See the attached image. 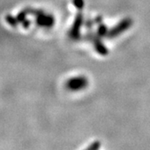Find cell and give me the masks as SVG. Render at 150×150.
I'll return each mask as SVG.
<instances>
[{
    "label": "cell",
    "mask_w": 150,
    "mask_h": 150,
    "mask_svg": "<svg viewBox=\"0 0 150 150\" xmlns=\"http://www.w3.org/2000/svg\"><path fill=\"white\" fill-rule=\"evenodd\" d=\"M29 25H30V21L29 20H24V21L23 22V28H28L29 27Z\"/></svg>",
    "instance_id": "10"
},
{
    "label": "cell",
    "mask_w": 150,
    "mask_h": 150,
    "mask_svg": "<svg viewBox=\"0 0 150 150\" xmlns=\"http://www.w3.org/2000/svg\"><path fill=\"white\" fill-rule=\"evenodd\" d=\"M73 3H74V5L79 9V10H81L83 6H84V2L83 0H73Z\"/></svg>",
    "instance_id": "8"
},
{
    "label": "cell",
    "mask_w": 150,
    "mask_h": 150,
    "mask_svg": "<svg viewBox=\"0 0 150 150\" xmlns=\"http://www.w3.org/2000/svg\"><path fill=\"white\" fill-rule=\"evenodd\" d=\"M36 23L40 27L50 28L54 25V18L51 14H46L43 13L42 14L36 17Z\"/></svg>",
    "instance_id": "4"
},
{
    "label": "cell",
    "mask_w": 150,
    "mask_h": 150,
    "mask_svg": "<svg viewBox=\"0 0 150 150\" xmlns=\"http://www.w3.org/2000/svg\"><path fill=\"white\" fill-rule=\"evenodd\" d=\"M108 28L107 27L103 24V23H99V26L98 28V30H97V35L99 38L102 37H106L108 34Z\"/></svg>",
    "instance_id": "5"
},
{
    "label": "cell",
    "mask_w": 150,
    "mask_h": 150,
    "mask_svg": "<svg viewBox=\"0 0 150 150\" xmlns=\"http://www.w3.org/2000/svg\"><path fill=\"white\" fill-rule=\"evenodd\" d=\"M6 21L8 22L11 26H13V27H16L18 23V20L17 18H14V17H13L12 15H9V14L6 16Z\"/></svg>",
    "instance_id": "6"
},
{
    "label": "cell",
    "mask_w": 150,
    "mask_h": 150,
    "mask_svg": "<svg viewBox=\"0 0 150 150\" xmlns=\"http://www.w3.org/2000/svg\"><path fill=\"white\" fill-rule=\"evenodd\" d=\"M83 24V14L81 13H77V15L75 17L74 22L73 24V27L70 29V36L74 39H78L80 37V28Z\"/></svg>",
    "instance_id": "3"
},
{
    "label": "cell",
    "mask_w": 150,
    "mask_h": 150,
    "mask_svg": "<svg viewBox=\"0 0 150 150\" xmlns=\"http://www.w3.org/2000/svg\"><path fill=\"white\" fill-rule=\"evenodd\" d=\"M88 85V79L84 76H78L76 78H72L68 80L66 87L70 91H79L83 89Z\"/></svg>",
    "instance_id": "2"
},
{
    "label": "cell",
    "mask_w": 150,
    "mask_h": 150,
    "mask_svg": "<svg viewBox=\"0 0 150 150\" xmlns=\"http://www.w3.org/2000/svg\"><path fill=\"white\" fill-rule=\"evenodd\" d=\"M27 12L24 10H23L22 12H20L18 14V16H17V18H18V22H20V23H23V22L24 21L25 19H26V16H27Z\"/></svg>",
    "instance_id": "7"
},
{
    "label": "cell",
    "mask_w": 150,
    "mask_h": 150,
    "mask_svg": "<svg viewBox=\"0 0 150 150\" xmlns=\"http://www.w3.org/2000/svg\"><path fill=\"white\" fill-rule=\"evenodd\" d=\"M100 148V144H99V142H94V143H93L88 149H99Z\"/></svg>",
    "instance_id": "9"
},
{
    "label": "cell",
    "mask_w": 150,
    "mask_h": 150,
    "mask_svg": "<svg viewBox=\"0 0 150 150\" xmlns=\"http://www.w3.org/2000/svg\"><path fill=\"white\" fill-rule=\"evenodd\" d=\"M132 19L131 18H124L121 22H119L118 24L111 28L108 32L106 37L108 38H113L118 36L119 34H121L122 33H123L125 30H127L131 25H132Z\"/></svg>",
    "instance_id": "1"
}]
</instances>
